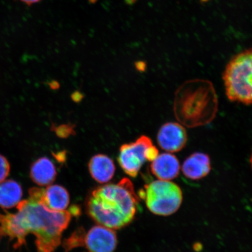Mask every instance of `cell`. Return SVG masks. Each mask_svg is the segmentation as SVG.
I'll list each match as a JSON object with an SVG mask.
<instances>
[{"mask_svg": "<svg viewBox=\"0 0 252 252\" xmlns=\"http://www.w3.org/2000/svg\"><path fill=\"white\" fill-rule=\"evenodd\" d=\"M139 201L131 181L124 178L117 184L103 185L91 191L86 212L99 225L119 229L134 220Z\"/></svg>", "mask_w": 252, "mask_h": 252, "instance_id": "7a4b0ae2", "label": "cell"}, {"mask_svg": "<svg viewBox=\"0 0 252 252\" xmlns=\"http://www.w3.org/2000/svg\"><path fill=\"white\" fill-rule=\"evenodd\" d=\"M157 138L160 149L167 153H178L187 145L188 134L180 123L168 122L160 127Z\"/></svg>", "mask_w": 252, "mask_h": 252, "instance_id": "52a82bcc", "label": "cell"}, {"mask_svg": "<svg viewBox=\"0 0 252 252\" xmlns=\"http://www.w3.org/2000/svg\"><path fill=\"white\" fill-rule=\"evenodd\" d=\"M57 173L54 163L49 158L45 157L37 159L31 167V178L39 187L51 185L55 181Z\"/></svg>", "mask_w": 252, "mask_h": 252, "instance_id": "4fadbf2b", "label": "cell"}, {"mask_svg": "<svg viewBox=\"0 0 252 252\" xmlns=\"http://www.w3.org/2000/svg\"><path fill=\"white\" fill-rule=\"evenodd\" d=\"M20 1L24 2L25 4L30 5L36 4V3L40 2L41 0H20Z\"/></svg>", "mask_w": 252, "mask_h": 252, "instance_id": "d6986e66", "label": "cell"}, {"mask_svg": "<svg viewBox=\"0 0 252 252\" xmlns=\"http://www.w3.org/2000/svg\"><path fill=\"white\" fill-rule=\"evenodd\" d=\"M52 130L60 138H65L75 134V126L71 124L62 125L55 127L52 126Z\"/></svg>", "mask_w": 252, "mask_h": 252, "instance_id": "2e32d148", "label": "cell"}, {"mask_svg": "<svg viewBox=\"0 0 252 252\" xmlns=\"http://www.w3.org/2000/svg\"><path fill=\"white\" fill-rule=\"evenodd\" d=\"M50 86H51L52 88L56 89V88H58L59 87V84L57 83V82L53 81L50 84Z\"/></svg>", "mask_w": 252, "mask_h": 252, "instance_id": "44dd1931", "label": "cell"}, {"mask_svg": "<svg viewBox=\"0 0 252 252\" xmlns=\"http://www.w3.org/2000/svg\"><path fill=\"white\" fill-rule=\"evenodd\" d=\"M40 200L48 209L56 212H63L70 202L67 189L58 185H50L43 189Z\"/></svg>", "mask_w": 252, "mask_h": 252, "instance_id": "8fae6325", "label": "cell"}, {"mask_svg": "<svg viewBox=\"0 0 252 252\" xmlns=\"http://www.w3.org/2000/svg\"><path fill=\"white\" fill-rule=\"evenodd\" d=\"M117 244L116 232L105 226H94L85 235L84 247L89 252H113Z\"/></svg>", "mask_w": 252, "mask_h": 252, "instance_id": "ba28073f", "label": "cell"}, {"mask_svg": "<svg viewBox=\"0 0 252 252\" xmlns=\"http://www.w3.org/2000/svg\"><path fill=\"white\" fill-rule=\"evenodd\" d=\"M10 171V165L6 158L0 154V183L4 181Z\"/></svg>", "mask_w": 252, "mask_h": 252, "instance_id": "e0dca14e", "label": "cell"}, {"mask_svg": "<svg viewBox=\"0 0 252 252\" xmlns=\"http://www.w3.org/2000/svg\"><path fill=\"white\" fill-rule=\"evenodd\" d=\"M43 189L32 188L30 197L21 201L14 214L0 212V240L7 239L14 249L26 243V236H35L37 252H54L60 245L63 231L72 217L80 215V207L74 206L68 210L56 212L40 200Z\"/></svg>", "mask_w": 252, "mask_h": 252, "instance_id": "6da1fadb", "label": "cell"}, {"mask_svg": "<svg viewBox=\"0 0 252 252\" xmlns=\"http://www.w3.org/2000/svg\"><path fill=\"white\" fill-rule=\"evenodd\" d=\"M222 79L230 101L252 105V48L238 53L230 60Z\"/></svg>", "mask_w": 252, "mask_h": 252, "instance_id": "277c9868", "label": "cell"}, {"mask_svg": "<svg viewBox=\"0 0 252 252\" xmlns=\"http://www.w3.org/2000/svg\"><path fill=\"white\" fill-rule=\"evenodd\" d=\"M250 163H251V168L252 169V153H251V157H250Z\"/></svg>", "mask_w": 252, "mask_h": 252, "instance_id": "7402d4cb", "label": "cell"}, {"mask_svg": "<svg viewBox=\"0 0 252 252\" xmlns=\"http://www.w3.org/2000/svg\"><path fill=\"white\" fill-rule=\"evenodd\" d=\"M159 155V151L146 135L128 144L122 145L118 158L119 165L132 178H136L141 167L147 161L152 162Z\"/></svg>", "mask_w": 252, "mask_h": 252, "instance_id": "8992f818", "label": "cell"}, {"mask_svg": "<svg viewBox=\"0 0 252 252\" xmlns=\"http://www.w3.org/2000/svg\"><path fill=\"white\" fill-rule=\"evenodd\" d=\"M151 172L159 180L171 181L178 177L181 171L178 158L172 153L159 154L151 162Z\"/></svg>", "mask_w": 252, "mask_h": 252, "instance_id": "9c48e42d", "label": "cell"}, {"mask_svg": "<svg viewBox=\"0 0 252 252\" xmlns=\"http://www.w3.org/2000/svg\"><path fill=\"white\" fill-rule=\"evenodd\" d=\"M145 66H146V65H145L143 62H138L136 63V67L138 70H144Z\"/></svg>", "mask_w": 252, "mask_h": 252, "instance_id": "ffe728a7", "label": "cell"}, {"mask_svg": "<svg viewBox=\"0 0 252 252\" xmlns=\"http://www.w3.org/2000/svg\"><path fill=\"white\" fill-rule=\"evenodd\" d=\"M218 109V96L209 80H188L175 92L173 112L178 122L186 127L209 125L216 118Z\"/></svg>", "mask_w": 252, "mask_h": 252, "instance_id": "3957f363", "label": "cell"}, {"mask_svg": "<svg viewBox=\"0 0 252 252\" xmlns=\"http://www.w3.org/2000/svg\"><path fill=\"white\" fill-rule=\"evenodd\" d=\"M83 95L81 94L78 92L75 93L72 95V98L74 100L75 102H79L83 99Z\"/></svg>", "mask_w": 252, "mask_h": 252, "instance_id": "ac0fdd59", "label": "cell"}, {"mask_svg": "<svg viewBox=\"0 0 252 252\" xmlns=\"http://www.w3.org/2000/svg\"><path fill=\"white\" fill-rule=\"evenodd\" d=\"M150 212L159 216H169L181 207L183 193L177 184L169 181L157 180L145 186L139 192Z\"/></svg>", "mask_w": 252, "mask_h": 252, "instance_id": "5b68a950", "label": "cell"}, {"mask_svg": "<svg viewBox=\"0 0 252 252\" xmlns=\"http://www.w3.org/2000/svg\"><path fill=\"white\" fill-rule=\"evenodd\" d=\"M23 197V189L18 182L7 180L0 183V207L12 209L20 203Z\"/></svg>", "mask_w": 252, "mask_h": 252, "instance_id": "5bb4252c", "label": "cell"}, {"mask_svg": "<svg viewBox=\"0 0 252 252\" xmlns=\"http://www.w3.org/2000/svg\"><path fill=\"white\" fill-rule=\"evenodd\" d=\"M88 169L94 181L99 184L109 182L114 176L116 166L113 160L105 154H97L91 158Z\"/></svg>", "mask_w": 252, "mask_h": 252, "instance_id": "7c38bea8", "label": "cell"}, {"mask_svg": "<svg viewBox=\"0 0 252 252\" xmlns=\"http://www.w3.org/2000/svg\"><path fill=\"white\" fill-rule=\"evenodd\" d=\"M86 231L83 228L80 227L72 233L68 238L63 242V247L65 252H68L73 249L84 247V237Z\"/></svg>", "mask_w": 252, "mask_h": 252, "instance_id": "9a60e30c", "label": "cell"}, {"mask_svg": "<svg viewBox=\"0 0 252 252\" xmlns=\"http://www.w3.org/2000/svg\"><path fill=\"white\" fill-rule=\"evenodd\" d=\"M212 166L209 155L203 153H194L185 159L182 167L184 175L191 180L197 181L209 174Z\"/></svg>", "mask_w": 252, "mask_h": 252, "instance_id": "30bf717a", "label": "cell"}]
</instances>
